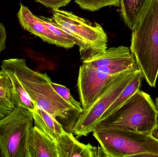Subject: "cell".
<instances>
[{"mask_svg":"<svg viewBox=\"0 0 158 157\" xmlns=\"http://www.w3.org/2000/svg\"><path fill=\"white\" fill-rule=\"evenodd\" d=\"M126 71L121 66L92 67L82 63L79 68L77 87L83 111L93 105L113 77Z\"/></svg>","mask_w":158,"mask_h":157,"instance_id":"cell-8","label":"cell"},{"mask_svg":"<svg viewBox=\"0 0 158 157\" xmlns=\"http://www.w3.org/2000/svg\"><path fill=\"white\" fill-rule=\"evenodd\" d=\"M17 17L19 24L25 30L39 37L45 42L66 49H71L76 45L73 41L56 35L39 17L32 14L28 7L21 3Z\"/></svg>","mask_w":158,"mask_h":157,"instance_id":"cell-9","label":"cell"},{"mask_svg":"<svg viewBox=\"0 0 158 157\" xmlns=\"http://www.w3.org/2000/svg\"><path fill=\"white\" fill-rule=\"evenodd\" d=\"M0 157H3V156L2 153V150H1V148H0Z\"/></svg>","mask_w":158,"mask_h":157,"instance_id":"cell-23","label":"cell"},{"mask_svg":"<svg viewBox=\"0 0 158 157\" xmlns=\"http://www.w3.org/2000/svg\"><path fill=\"white\" fill-rule=\"evenodd\" d=\"M34 105L35 109L31 112L35 126L56 143L66 132L63 125L54 116L37 105Z\"/></svg>","mask_w":158,"mask_h":157,"instance_id":"cell-12","label":"cell"},{"mask_svg":"<svg viewBox=\"0 0 158 157\" xmlns=\"http://www.w3.org/2000/svg\"><path fill=\"white\" fill-rule=\"evenodd\" d=\"M52 86L54 88L56 93L66 101L76 107L81 112L83 111L82 107L81 102L76 100L71 95L69 89L66 87L56 83H52Z\"/></svg>","mask_w":158,"mask_h":157,"instance_id":"cell-18","label":"cell"},{"mask_svg":"<svg viewBox=\"0 0 158 157\" xmlns=\"http://www.w3.org/2000/svg\"><path fill=\"white\" fill-rule=\"evenodd\" d=\"M106 129L143 134L157 132L156 106L148 94L140 89L108 117L100 121L94 130Z\"/></svg>","mask_w":158,"mask_h":157,"instance_id":"cell-3","label":"cell"},{"mask_svg":"<svg viewBox=\"0 0 158 157\" xmlns=\"http://www.w3.org/2000/svg\"><path fill=\"white\" fill-rule=\"evenodd\" d=\"M2 65L12 70L34 104L54 116L67 120L71 115H79L81 112L63 99L52 86L46 73L33 71L24 59L10 58L3 60Z\"/></svg>","mask_w":158,"mask_h":157,"instance_id":"cell-1","label":"cell"},{"mask_svg":"<svg viewBox=\"0 0 158 157\" xmlns=\"http://www.w3.org/2000/svg\"><path fill=\"white\" fill-rule=\"evenodd\" d=\"M130 49L147 83L156 87L158 77V0H151L132 29Z\"/></svg>","mask_w":158,"mask_h":157,"instance_id":"cell-2","label":"cell"},{"mask_svg":"<svg viewBox=\"0 0 158 157\" xmlns=\"http://www.w3.org/2000/svg\"><path fill=\"white\" fill-rule=\"evenodd\" d=\"M1 69L7 73L12 82L13 100L15 107H23L31 112L33 111L35 109V105L21 84L16 75L6 66L1 65Z\"/></svg>","mask_w":158,"mask_h":157,"instance_id":"cell-14","label":"cell"},{"mask_svg":"<svg viewBox=\"0 0 158 157\" xmlns=\"http://www.w3.org/2000/svg\"><path fill=\"white\" fill-rule=\"evenodd\" d=\"M31 111L16 107L0 120V148L3 157H30L28 142L33 127Z\"/></svg>","mask_w":158,"mask_h":157,"instance_id":"cell-6","label":"cell"},{"mask_svg":"<svg viewBox=\"0 0 158 157\" xmlns=\"http://www.w3.org/2000/svg\"><path fill=\"white\" fill-rule=\"evenodd\" d=\"M0 100L13 109L15 108L11 79L4 70H0Z\"/></svg>","mask_w":158,"mask_h":157,"instance_id":"cell-16","label":"cell"},{"mask_svg":"<svg viewBox=\"0 0 158 157\" xmlns=\"http://www.w3.org/2000/svg\"><path fill=\"white\" fill-rule=\"evenodd\" d=\"M12 110L7 105L0 100V120L7 116Z\"/></svg>","mask_w":158,"mask_h":157,"instance_id":"cell-21","label":"cell"},{"mask_svg":"<svg viewBox=\"0 0 158 157\" xmlns=\"http://www.w3.org/2000/svg\"><path fill=\"white\" fill-rule=\"evenodd\" d=\"M36 2L43 5L46 7L51 8L52 10L58 9L60 7L66 6L71 2L72 0H34Z\"/></svg>","mask_w":158,"mask_h":157,"instance_id":"cell-19","label":"cell"},{"mask_svg":"<svg viewBox=\"0 0 158 157\" xmlns=\"http://www.w3.org/2000/svg\"><path fill=\"white\" fill-rule=\"evenodd\" d=\"M92 132L106 157H158V131L143 134L106 129Z\"/></svg>","mask_w":158,"mask_h":157,"instance_id":"cell-4","label":"cell"},{"mask_svg":"<svg viewBox=\"0 0 158 157\" xmlns=\"http://www.w3.org/2000/svg\"><path fill=\"white\" fill-rule=\"evenodd\" d=\"M7 34L3 24L0 23V53L6 47Z\"/></svg>","mask_w":158,"mask_h":157,"instance_id":"cell-20","label":"cell"},{"mask_svg":"<svg viewBox=\"0 0 158 157\" xmlns=\"http://www.w3.org/2000/svg\"><path fill=\"white\" fill-rule=\"evenodd\" d=\"M143 76L139 69L131 81L126 86L112 104L107 109L100 118V121L106 119L119 108L127 100L129 99L135 92L140 90Z\"/></svg>","mask_w":158,"mask_h":157,"instance_id":"cell-15","label":"cell"},{"mask_svg":"<svg viewBox=\"0 0 158 157\" xmlns=\"http://www.w3.org/2000/svg\"><path fill=\"white\" fill-rule=\"evenodd\" d=\"M58 157H106L101 147L79 142L71 133L65 132L56 143Z\"/></svg>","mask_w":158,"mask_h":157,"instance_id":"cell-10","label":"cell"},{"mask_svg":"<svg viewBox=\"0 0 158 157\" xmlns=\"http://www.w3.org/2000/svg\"><path fill=\"white\" fill-rule=\"evenodd\" d=\"M28 149L30 157H58L56 143L35 126L31 130Z\"/></svg>","mask_w":158,"mask_h":157,"instance_id":"cell-11","label":"cell"},{"mask_svg":"<svg viewBox=\"0 0 158 157\" xmlns=\"http://www.w3.org/2000/svg\"><path fill=\"white\" fill-rule=\"evenodd\" d=\"M156 106L157 108V109L158 111V96L156 99Z\"/></svg>","mask_w":158,"mask_h":157,"instance_id":"cell-22","label":"cell"},{"mask_svg":"<svg viewBox=\"0 0 158 157\" xmlns=\"http://www.w3.org/2000/svg\"><path fill=\"white\" fill-rule=\"evenodd\" d=\"M52 18L72 37L79 48L82 61L103 53L107 49L108 37L98 23H92L71 12L52 10Z\"/></svg>","mask_w":158,"mask_h":157,"instance_id":"cell-5","label":"cell"},{"mask_svg":"<svg viewBox=\"0 0 158 157\" xmlns=\"http://www.w3.org/2000/svg\"><path fill=\"white\" fill-rule=\"evenodd\" d=\"M151 0H119L122 17L131 30L144 12Z\"/></svg>","mask_w":158,"mask_h":157,"instance_id":"cell-13","label":"cell"},{"mask_svg":"<svg viewBox=\"0 0 158 157\" xmlns=\"http://www.w3.org/2000/svg\"><path fill=\"white\" fill-rule=\"evenodd\" d=\"M139 70L137 67L121 72L107 84L93 105L79 114L72 129V131L77 137L87 136L93 131L101 116L131 81Z\"/></svg>","mask_w":158,"mask_h":157,"instance_id":"cell-7","label":"cell"},{"mask_svg":"<svg viewBox=\"0 0 158 157\" xmlns=\"http://www.w3.org/2000/svg\"><path fill=\"white\" fill-rule=\"evenodd\" d=\"M75 2L82 9L91 12L107 6L120 7L119 0H76Z\"/></svg>","mask_w":158,"mask_h":157,"instance_id":"cell-17","label":"cell"}]
</instances>
